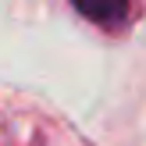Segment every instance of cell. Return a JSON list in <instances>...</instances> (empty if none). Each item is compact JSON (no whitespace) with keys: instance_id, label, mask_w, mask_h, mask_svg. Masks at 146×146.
<instances>
[{"instance_id":"1","label":"cell","mask_w":146,"mask_h":146,"mask_svg":"<svg viewBox=\"0 0 146 146\" xmlns=\"http://www.w3.org/2000/svg\"><path fill=\"white\" fill-rule=\"evenodd\" d=\"M71 7L100 29H121L128 18V0H71Z\"/></svg>"}]
</instances>
